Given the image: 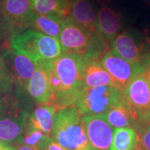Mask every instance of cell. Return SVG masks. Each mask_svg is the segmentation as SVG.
<instances>
[{
	"instance_id": "1",
	"label": "cell",
	"mask_w": 150,
	"mask_h": 150,
	"mask_svg": "<svg viewBox=\"0 0 150 150\" xmlns=\"http://www.w3.org/2000/svg\"><path fill=\"white\" fill-rule=\"evenodd\" d=\"M45 67L52 91L50 105L58 109L73 106L84 88V60L74 54L63 53Z\"/></svg>"
},
{
	"instance_id": "2",
	"label": "cell",
	"mask_w": 150,
	"mask_h": 150,
	"mask_svg": "<svg viewBox=\"0 0 150 150\" xmlns=\"http://www.w3.org/2000/svg\"><path fill=\"white\" fill-rule=\"evenodd\" d=\"M32 102L27 93L13 90L0 97V140L11 145L20 144Z\"/></svg>"
},
{
	"instance_id": "3",
	"label": "cell",
	"mask_w": 150,
	"mask_h": 150,
	"mask_svg": "<svg viewBox=\"0 0 150 150\" xmlns=\"http://www.w3.org/2000/svg\"><path fill=\"white\" fill-rule=\"evenodd\" d=\"M58 39L63 53L78 54L83 60H101L110 46L99 33L92 34L87 32L77 25L69 17L63 23Z\"/></svg>"
},
{
	"instance_id": "4",
	"label": "cell",
	"mask_w": 150,
	"mask_h": 150,
	"mask_svg": "<svg viewBox=\"0 0 150 150\" xmlns=\"http://www.w3.org/2000/svg\"><path fill=\"white\" fill-rule=\"evenodd\" d=\"M9 47L38 66L49 64L63 54L59 39L29 28L12 38Z\"/></svg>"
},
{
	"instance_id": "5",
	"label": "cell",
	"mask_w": 150,
	"mask_h": 150,
	"mask_svg": "<svg viewBox=\"0 0 150 150\" xmlns=\"http://www.w3.org/2000/svg\"><path fill=\"white\" fill-rule=\"evenodd\" d=\"M51 137L65 150H92L83 116L73 106L58 110Z\"/></svg>"
},
{
	"instance_id": "6",
	"label": "cell",
	"mask_w": 150,
	"mask_h": 150,
	"mask_svg": "<svg viewBox=\"0 0 150 150\" xmlns=\"http://www.w3.org/2000/svg\"><path fill=\"white\" fill-rule=\"evenodd\" d=\"M35 13L30 0H0V43L9 46L12 38L32 27Z\"/></svg>"
},
{
	"instance_id": "7",
	"label": "cell",
	"mask_w": 150,
	"mask_h": 150,
	"mask_svg": "<svg viewBox=\"0 0 150 150\" xmlns=\"http://www.w3.org/2000/svg\"><path fill=\"white\" fill-rule=\"evenodd\" d=\"M124 93L113 86L84 87L74 103L83 116L103 115L124 99Z\"/></svg>"
},
{
	"instance_id": "8",
	"label": "cell",
	"mask_w": 150,
	"mask_h": 150,
	"mask_svg": "<svg viewBox=\"0 0 150 150\" xmlns=\"http://www.w3.org/2000/svg\"><path fill=\"white\" fill-rule=\"evenodd\" d=\"M101 64L111 75L115 87L123 92L134 79L144 74L146 69L144 66L129 63L112 49L104 54L101 59Z\"/></svg>"
},
{
	"instance_id": "9",
	"label": "cell",
	"mask_w": 150,
	"mask_h": 150,
	"mask_svg": "<svg viewBox=\"0 0 150 150\" xmlns=\"http://www.w3.org/2000/svg\"><path fill=\"white\" fill-rule=\"evenodd\" d=\"M0 54L12 76L13 90L18 93H27L26 88L36 69L35 64L26 56L10 47L1 48Z\"/></svg>"
},
{
	"instance_id": "10",
	"label": "cell",
	"mask_w": 150,
	"mask_h": 150,
	"mask_svg": "<svg viewBox=\"0 0 150 150\" xmlns=\"http://www.w3.org/2000/svg\"><path fill=\"white\" fill-rule=\"evenodd\" d=\"M130 106L145 124L150 123V86L144 75L136 77L123 91Z\"/></svg>"
},
{
	"instance_id": "11",
	"label": "cell",
	"mask_w": 150,
	"mask_h": 150,
	"mask_svg": "<svg viewBox=\"0 0 150 150\" xmlns=\"http://www.w3.org/2000/svg\"><path fill=\"white\" fill-rule=\"evenodd\" d=\"M112 50L124 60L134 64L144 66L150 62V54L145 53L144 46L138 43L133 33H118L111 43Z\"/></svg>"
},
{
	"instance_id": "12",
	"label": "cell",
	"mask_w": 150,
	"mask_h": 150,
	"mask_svg": "<svg viewBox=\"0 0 150 150\" xmlns=\"http://www.w3.org/2000/svg\"><path fill=\"white\" fill-rule=\"evenodd\" d=\"M86 134L92 150H111L114 129L103 115L83 116Z\"/></svg>"
},
{
	"instance_id": "13",
	"label": "cell",
	"mask_w": 150,
	"mask_h": 150,
	"mask_svg": "<svg viewBox=\"0 0 150 150\" xmlns=\"http://www.w3.org/2000/svg\"><path fill=\"white\" fill-rule=\"evenodd\" d=\"M103 115L108 124L114 129L133 128L136 131L145 125L140 120L136 111L130 106L126 98Z\"/></svg>"
},
{
	"instance_id": "14",
	"label": "cell",
	"mask_w": 150,
	"mask_h": 150,
	"mask_svg": "<svg viewBox=\"0 0 150 150\" xmlns=\"http://www.w3.org/2000/svg\"><path fill=\"white\" fill-rule=\"evenodd\" d=\"M26 91L33 102L38 104L50 105L52 91L48 71L45 67H36L28 83Z\"/></svg>"
},
{
	"instance_id": "15",
	"label": "cell",
	"mask_w": 150,
	"mask_h": 150,
	"mask_svg": "<svg viewBox=\"0 0 150 150\" xmlns=\"http://www.w3.org/2000/svg\"><path fill=\"white\" fill-rule=\"evenodd\" d=\"M77 25L92 34H97V15L87 0H74L70 6L69 16Z\"/></svg>"
},
{
	"instance_id": "16",
	"label": "cell",
	"mask_w": 150,
	"mask_h": 150,
	"mask_svg": "<svg viewBox=\"0 0 150 150\" xmlns=\"http://www.w3.org/2000/svg\"><path fill=\"white\" fill-rule=\"evenodd\" d=\"M121 16L108 6H103L98 13V32L110 46L121 28Z\"/></svg>"
},
{
	"instance_id": "17",
	"label": "cell",
	"mask_w": 150,
	"mask_h": 150,
	"mask_svg": "<svg viewBox=\"0 0 150 150\" xmlns=\"http://www.w3.org/2000/svg\"><path fill=\"white\" fill-rule=\"evenodd\" d=\"M58 110L53 105L38 104L28 113L26 123L51 136Z\"/></svg>"
},
{
	"instance_id": "18",
	"label": "cell",
	"mask_w": 150,
	"mask_h": 150,
	"mask_svg": "<svg viewBox=\"0 0 150 150\" xmlns=\"http://www.w3.org/2000/svg\"><path fill=\"white\" fill-rule=\"evenodd\" d=\"M83 80L84 87L95 88L100 86H113L111 75L101 64L98 59H88L84 60L83 69Z\"/></svg>"
},
{
	"instance_id": "19",
	"label": "cell",
	"mask_w": 150,
	"mask_h": 150,
	"mask_svg": "<svg viewBox=\"0 0 150 150\" xmlns=\"http://www.w3.org/2000/svg\"><path fill=\"white\" fill-rule=\"evenodd\" d=\"M65 19L59 17L47 16L35 13L33 18L31 28L58 39L61 32L62 24Z\"/></svg>"
},
{
	"instance_id": "20",
	"label": "cell",
	"mask_w": 150,
	"mask_h": 150,
	"mask_svg": "<svg viewBox=\"0 0 150 150\" xmlns=\"http://www.w3.org/2000/svg\"><path fill=\"white\" fill-rule=\"evenodd\" d=\"M33 12L38 14L54 16L65 19L69 18L70 8L64 6L59 0H30Z\"/></svg>"
},
{
	"instance_id": "21",
	"label": "cell",
	"mask_w": 150,
	"mask_h": 150,
	"mask_svg": "<svg viewBox=\"0 0 150 150\" xmlns=\"http://www.w3.org/2000/svg\"><path fill=\"white\" fill-rule=\"evenodd\" d=\"M137 134L133 128L114 129L111 150H134Z\"/></svg>"
},
{
	"instance_id": "22",
	"label": "cell",
	"mask_w": 150,
	"mask_h": 150,
	"mask_svg": "<svg viewBox=\"0 0 150 150\" xmlns=\"http://www.w3.org/2000/svg\"><path fill=\"white\" fill-rule=\"evenodd\" d=\"M49 135L45 134L39 129L33 128L26 123L25 129L22 137L21 142L19 144H24L37 148L38 149L43 144V142L47 139Z\"/></svg>"
},
{
	"instance_id": "23",
	"label": "cell",
	"mask_w": 150,
	"mask_h": 150,
	"mask_svg": "<svg viewBox=\"0 0 150 150\" xmlns=\"http://www.w3.org/2000/svg\"><path fill=\"white\" fill-rule=\"evenodd\" d=\"M13 90V81L9 70L0 54V97L8 94Z\"/></svg>"
},
{
	"instance_id": "24",
	"label": "cell",
	"mask_w": 150,
	"mask_h": 150,
	"mask_svg": "<svg viewBox=\"0 0 150 150\" xmlns=\"http://www.w3.org/2000/svg\"><path fill=\"white\" fill-rule=\"evenodd\" d=\"M137 143L134 150H150V123L136 130Z\"/></svg>"
},
{
	"instance_id": "25",
	"label": "cell",
	"mask_w": 150,
	"mask_h": 150,
	"mask_svg": "<svg viewBox=\"0 0 150 150\" xmlns=\"http://www.w3.org/2000/svg\"><path fill=\"white\" fill-rule=\"evenodd\" d=\"M39 150H65L62 146L60 145L55 141V140L51 137L48 136L47 139L43 142V144L40 148L38 149Z\"/></svg>"
},
{
	"instance_id": "26",
	"label": "cell",
	"mask_w": 150,
	"mask_h": 150,
	"mask_svg": "<svg viewBox=\"0 0 150 150\" xmlns=\"http://www.w3.org/2000/svg\"><path fill=\"white\" fill-rule=\"evenodd\" d=\"M14 150H39L37 148L24 144H14Z\"/></svg>"
},
{
	"instance_id": "27",
	"label": "cell",
	"mask_w": 150,
	"mask_h": 150,
	"mask_svg": "<svg viewBox=\"0 0 150 150\" xmlns=\"http://www.w3.org/2000/svg\"><path fill=\"white\" fill-rule=\"evenodd\" d=\"M0 150H14V145L6 144L0 140Z\"/></svg>"
},
{
	"instance_id": "28",
	"label": "cell",
	"mask_w": 150,
	"mask_h": 150,
	"mask_svg": "<svg viewBox=\"0 0 150 150\" xmlns=\"http://www.w3.org/2000/svg\"><path fill=\"white\" fill-rule=\"evenodd\" d=\"M143 75L144 76L146 80L149 83V84L150 86V62L149 64L147 65V67H146V69H145L144 73V74Z\"/></svg>"
},
{
	"instance_id": "29",
	"label": "cell",
	"mask_w": 150,
	"mask_h": 150,
	"mask_svg": "<svg viewBox=\"0 0 150 150\" xmlns=\"http://www.w3.org/2000/svg\"><path fill=\"white\" fill-rule=\"evenodd\" d=\"M59 1L63 4V5L70 8L71 4H72V2H73L74 0H59Z\"/></svg>"
},
{
	"instance_id": "30",
	"label": "cell",
	"mask_w": 150,
	"mask_h": 150,
	"mask_svg": "<svg viewBox=\"0 0 150 150\" xmlns=\"http://www.w3.org/2000/svg\"><path fill=\"white\" fill-rule=\"evenodd\" d=\"M147 2H148V4L150 5V0H147Z\"/></svg>"
},
{
	"instance_id": "31",
	"label": "cell",
	"mask_w": 150,
	"mask_h": 150,
	"mask_svg": "<svg viewBox=\"0 0 150 150\" xmlns=\"http://www.w3.org/2000/svg\"><path fill=\"white\" fill-rule=\"evenodd\" d=\"M149 44H150V42H149Z\"/></svg>"
}]
</instances>
